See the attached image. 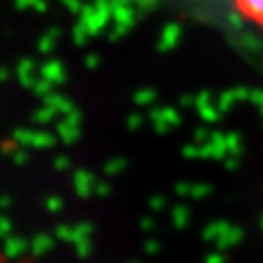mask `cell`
<instances>
[{
  "label": "cell",
  "mask_w": 263,
  "mask_h": 263,
  "mask_svg": "<svg viewBox=\"0 0 263 263\" xmlns=\"http://www.w3.org/2000/svg\"><path fill=\"white\" fill-rule=\"evenodd\" d=\"M240 18L263 29V0H232Z\"/></svg>",
  "instance_id": "obj_1"
}]
</instances>
